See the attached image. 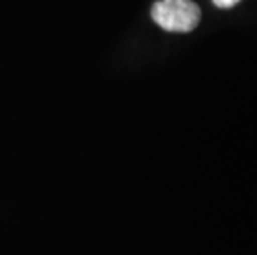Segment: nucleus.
I'll use <instances>...</instances> for the list:
<instances>
[{
  "label": "nucleus",
  "mask_w": 257,
  "mask_h": 255,
  "mask_svg": "<svg viewBox=\"0 0 257 255\" xmlns=\"http://www.w3.org/2000/svg\"><path fill=\"white\" fill-rule=\"evenodd\" d=\"M151 17L168 32H191L198 27L201 10L193 0H158L151 7Z\"/></svg>",
  "instance_id": "f257e3e1"
},
{
  "label": "nucleus",
  "mask_w": 257,
  "mask_h": 255,
  "mask_svg": "<svg viewBox=\"0 0 257 255\" xmlns=\"http://www.w3.org/2000/svg\"><path fill=\"white\" fill-rule=\"evenodd\" d=\"M212 2L219 9H229V7H232V5H236L237 2H240V0H212Z\"/></svg>",
  "instance_id": "f03ea898"
}]
</instances>
